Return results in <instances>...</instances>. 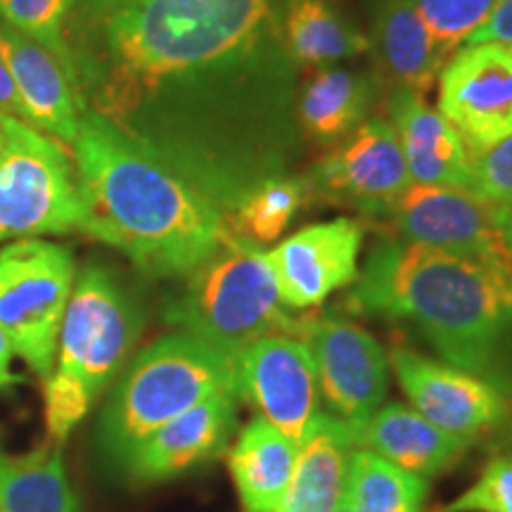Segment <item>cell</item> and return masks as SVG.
Returning a JSON list of instances; mask_svg holds the SVG:
<instances>
[{
	"mask_svg": "<svg viewBox=\"0 0 512 512\" xmlns=\"http://www.w3.org/2000/svg\"><path fill=\"white\" fill-rule=\"evenodd\" d=\"M347 306L406 325L441 361L512 396V264L387 235L370 249Z\"/></svg>",
	"mask_w": 512,
	"mask_h": 512,
	"instance_id": "cell-1",
	"label": "cell"
},
{
	"mask_svg": "<svg viewBox=\"0 0 512 512\" xmlns=\"http://www.w3.org/2000/svg\"><path fill=\"white\" fill-rule=\"evenodd\" d=\"M72 147L81 233L119 249L143 273L183 278L235 238L207 192L100 114H83Z\"/></svg>",
	"mask_w": 512,
	"mask_h": 512,
	"instance_id": "cell-2",
	"label": "cell"
},
{
	"mask_svg": "<svg viewBox=\"0 0 512 512\" xmlns=\"http://www.w3.org/2000/svg\"><path fill=\"white\" fill-rule=\"evenodd\" d=\"M283 0H124L98 10L88 55L95 114L124 128L166 83L283 31Z\"/></svg>",
	"mask_w": 512,
	"mask_h": 512,
	"instance_id": "cell-3",
	"label": "cell"
},
{
	"mask_svg": "<svg viewBox=\"0 0 512 512\" xmlns=\"http://www.w3.org/2000/svg\"><path fill=\"white\" fill-rule=\"evenodd\" d=\"M235 392V361L188 332H169L138 351L95 427V448L117 472L140 441L209 396Z\"/></svg>",
	"mask_w": 512,
	"mask_h": 512,
	"instance_id": "cell-4",
	"label": "cell"
},
{
	"mask_svg": "<svg viewBox=\"0 0 512 512\" xmlns=\"http://www.w3.org/2000/svg\"><path fill=\"white\" fill-rule=\"evenodd\" d=\"M183 278L181 290L166 302V323L233 361L264 337L302 335L304 318L285 311L259 245L235 235Z\"/></svg>",
	"mask_w": 512,
	"mask_h": 512,
	"instance_id": "cell-5",
	"label": "cell"
},
{
	"mask_svg": "<svg viewBox=\"0 0 512 512\" xmlns=\"http://www.w3.org/2000/svg\"><path fill=\"white\" fill-rule=\"evenodd\" d=\"M0 242L64 235L83 226L76 166L53 136L0 117Z\"/></svg>",
	"mask_w": 512,
	"mask_h": 512,
	"instance_id": "cell-6",
	"label": "cell"
},
{
	"mask_svg": "<svg viewBox=\"0 0 512 512\" xmlns=\"http://www.w3.org/2000/svg\"><path fill=\"white\" fill-rule=\"evenodd\" d=\"M76 261L69 247L22 238L0 249V328L41 380L53 373Z\"/></svg>",
	"mask_w": 512,
	"mask_h": 512,
	"instance_id": "cell-7",
	"label": "cell"
},
{
	"mask_svg": "<svg viewBox=\"0 0 512 512\" xmlns=\"http://www.w3.org/2000/svg\"><path fill=\"white\" fill-rule=\"evenodd\" d=\"M145 316L112 268L88 264L76 273L57 337V368L86 384L95 399L126 368Z\"/></svg>",
	"mask_w": 512,
	"mask_h": 512,
	"instance_id": "cell-8",
	"label": "cell"
},
{
	"mask_svg": "<svg viewBox=\"0 0 512 512\" xmlns=\"http://www.w3.org/2000/svg\"><path fill=\"white\" fill-rule=\"evenodd\" d=\"M299 339L313 356L320 401L356 437L387 396L389 356L375 335L337 313L304 318Z\"/></svg>",
	"mask_w": 512,
	"mask_h": 512,
	"instance_id": "cell-9",
	"label": "cell"
},
{
	"mask_svg": "<svg viewBox=\"0 0 512 512\" xmlns=\"http://www.w3.org/2000/svg\"><path fill=\"white\" fill-rule=\"evenodd\" d=\"M311 197L368 216H387L411 185L392 121L368 117L304 176Z\"/></svg>",
	"mask_w": 512,
	"mask_h": 512,
	"instance_id": "cell-10",
	"label": "cell"
},
{
	"mask_svg": "<svg viewBox=\"0 0 512 512\" xmlns=\"http://www.w3.org/2000/svg\"><path fill=\"white\" fill-rule=\"evenodd\" d=\"M235 394L302 446L320 415L318 375L313 356L299 337L271 335L235 358Z\"/></svg>",
	"mask_w": 512,
	"mask_h": 512,
	"instance_id": "cell-11",
	"label": "cell"
},
{
	"mask_svg": "<svg viewBox=\"0 0 512 512\" xmlns=\"http://www.w3.org/2000/svg\"><path fill=\"white\" fill-rule=\"evenodd\" d=\"M439 112L472 157L512 136V43L458 48L439 74Z\"/></svg>",
	"mask_w": 512,
	"mask_h": 512,
	"instance_id": "cell-12",
	"label": "cell"
},
{
	"mask_svg": "<svg viewBox=\"0 0 512 512\" xmlns=\"http://www.w3.org/2000/svg\"><path fill=\"white\" fill-rule=\"evenodd\" d=\"M389 368L413 411L467 444H475L508 418V396L451 363L396 347Z\"/></svg>",
	"mask_w": 512,
	"mask_h": 512,
	"instance_id": "cell-13",
	"label": "cell"
},
{
	"mask_svg": "<svg viewBox=\"0 0 512 512\" xmlns=\"http://www.w3.org/2000/svg\"><path fill=\"white\" fill-rule=\"evenodd\" d=\"M396 238L418 245L512 264L496 219V204L448 185L411 183L387 211Z\"/></svg>",
	"mask_w": 512,
	"mask_h": 512,
	"instance_id": "cell-14",
	"label": "cell"
},
{
	"mask_svg": "<svg viewBox=\"0 0 512 512\" xmlns=\"http://www.w3.org/2000/svg\"><path fill=\"white\" fill-rule=\"evenodd\" d=\"M363 235L366 228L361 221L339 216L311 223L266 252L283 306L294 311L313 309L330 294L354 285Z\"/></svg>",
	"mask_w": 512,
	"mask_h": 512,
	"instance_id": "cell-15",
	"label": "cell"
},
{
	"mask_svg": "<svg viewBox=\"0 0 512 512\" xmlns=\"http://www.w3.org/2000/svg\"><path fill=\"white\" fill-rule=\"evenodd\" d=\"M238 394L209 396L128 453L117 475L131 486H155L188 475L226 453L238 430Z\"/></svg>",
	"mask_w": 512,
	"mask_h": 512,
	"instance_id": "cell-16",
	"label": "cell"
},
{
	"mask_svg": "<svg viewBox=\"0 0 512 512\" xmlns=\"http://www.w3.org/2000/svg\"><path fill=\"white\" fill-rule=\"evenodd\" d=\"M0 55L15 81L22 119L64 145H74L83 119L72 55L0 24Z\"/></svg>",
	"mask_w": 512,
	"mask_h": 512,
	"instance_id": "cell-17",
	"label": "cell"
},
{
	"mask_svg": "<svg viewBox=\"0 0 512 512\" xmlns=\"http://www.w3.org/2000/svg\"><path fill=\"white\" fill-rule=\"evenodd\" d=\"M389 121L399 138L413 183L470 190L472 155L444 114L432 110L422 95L394 88Z\"/></svg>",
	"mask_w": 512,
	"mask_h": 512,
	"instance_id": "cell-18",
	"label": "cell"
},
{
	"mask_svg": "<svg viewBox=\"0 0 512 512\" xmlns=\"http://www.w3.org/2000/svg\"><path fill=\"white\" fill-rule=\"evenodd\" d=\"M368 41L382 79L418 95L430 91L448 62L413 0H382Z\"/></svg>",
	"mask_w": 512,
	"mask_h": 512,
	"instance_id": "cell-19",
	"label": "cell"
},
{
	"mask_svg": "<svg viewBox=\"0 0 512 512\" xmlns=\"http://www.w3.org/2000/svg\"><path fill=\"white\" fill-rule=\"evenodd\" d=\"M358 448H368L401 470L432 479L465 458L472 444L451 437L413 408L387 403L354 437Z\"/></svg>",
	"mask_w": 512,
	"mask_h": 512,
	"instance_id": "cell-20",
	"label": "cell"
},
{
	"mask_svg": "<svg viewBox=\"0 0 512 512\" xmlns=\"http://www.w3.org/2000/svg\"><path fill=\"white\" fill-rule=\"evenodd\" d=\"M354 448V432L320 411L299 446L297 465L278 512H335L347 489Z\"/></svg>",
	"mask_w": 512,
	"mask_h": 512,
	"instance_id": "cell-21",
	"label": "cell"
},
{
	"mask_svg": "<svg viewBox=\"0 0 512 512\" xmlns=\"http://www.w3.org/2000/svg\"><path fill=\"white\" fill-rule=\"evenodd\" d=\"M299 446L254 418L242 427L228 451V470L247 512H278L290 486Z\"/></svg>",
	"mask_w": 512,
	"mask_h": 512,
	"instance_id": "cell-22",
	"label": "cell"
},
{
	"mask_svg": "<svg viewBox=\"0 0 512 512\" xmlns=\"http://www.w3.org/2000/svg\"><path fill=\"white\" fill-rule=\"evenodd\" d=\"M380 93L373 76L342 67H320L297 98V121L306 138L330 145L347 138L368 119V110Z\"/></svg>",
	"mask_w": 512,
	"mask_h": 512,
	"instance_id": "cell-23",
	"label": "cell"
},
{
	"mask_svg": "<svg viewBox=\"0 0 512 512\" xmlns=\"http://www.w3.org/2000/svg\"><path fill=\"white\" fill-rule=\"evenodd\" d=\"M283 41L297 67H330L368 53L370 41L339 0H283Z\"/></svg>",
	"mask_w": 512,
	"mask_h": 512,
	"instance_id": "cell-24",
	"label": "cell"
},
{
	"mask_svg": "<svg viewBox=\"0 0 512 512\" xmlns=\"http://www.w3.org/2000/svg\"><path fill=\"white\" fill-rule=\"evenodd\" d=\"M0 512H83L62 446L48 441L29 453H0Z\"/></svg>",
	"mask_w": 512,
	"mask_h": 512,
	"instance_id": "cell-25",
	"label": "cell"
},
{
	"mask_svg": "<svg viewBox=\"0 0 512 512\" xmlns=\"http://www.w3.org/2000/svg\"><path fill=\"white\" fill-rule=\"evenodd\" d=\"M430 494V479L401 470L389 460L354 448L349 460L344 501L358 512H422Z\"/></svg>",
	"mask_w": 512,
	"mask_h": 512,
	"instance_id": "cell-26",
	"label": "cell"
},
{
	"mask_svg": "<svg viewBox=\"0 0 512 512\" xmlns=\"http://www.w3.org/2000/svg\"><path fill=\"white\" fill-rule=\"evenodd\" d=\"M311 200L304 176H271L245 192L230 211V230L252 245H271L285 233L294 216Z\"/></svg>",
	"mask_w": 512,
	"mask_h": 512,
	"instance_id": "cell-27",
	"label": "cell"
},
{
	"mask_svg": "<svg viewBox=\"0 0 512 512\" xmlns=\"http://www.w3.org/2000/svg\"><path fill=\"white\" fill-rule=\"evenodd\" d=\"M498 0H413L434 41L451 57L477 27H482Z\"/></svg>",
	"mask_w": 512,
	"mask_h": 512,
	"instance_id": "cell-28",
	"label": "cell"
},
{
	"mask_svg": "<svg viewBox=\"0 0 512 512\" xmlns=\"http://www.w3.org/2000/svg\"><path fill=\"white\" fill-rule=\"evenodd\" d=\"M76 0H0V19L8 27L69 55L64 43V22Z\"/></svg>",
	"mask_w": 512,
	"mask_h": 512,
	"instance_id": "cell-29",
	"label": "cell"
},
{
	"mask_svg": "<svg viewBox=\"0 0 512 512\" xmlns=\"http://www.w3.org/2000/svg\"><path fill=\"white\" fill-rule=\"evenodd\" d=\"M43 401H46V430L53 444L62 446L74 427L91 413L95 396L76 377L53 368L43 380Z\"/></svg>",
	"mask_w": 512,
	"mask_h": 512,
	"instance_id": "cell-30",
	"label": "cell"
},
{
	"mask_svg": "<svg viewBox=\"0 0 512 512\" xmlns=\"http://www.w3.org/2000/svg\"><path fill=\"white\" fill-rule=\"evenodd\" d=\"M441 512H512V456H494L470 489Z\"/></svg>",
	"mask_w": 512,
	"mask_h": 512,
	"instance_id": "cell-31",
	"label": "cell"
},
{
	"mask_svg": "<svg viewBox=\"0 0 512 512\" xmlns=\"http://www.w3.org/2000/svg\"><path fill=\"white\" fill-rule=\"evenodd\" d=\"M470 192L496 207L512 204V136L472 157Z\"/></svg>",
	"mask_w": 512,
	"mask_h": 512,
	"instance_id": "cell-32",
	"label": "cell"
},
{
	"mask_svg": "<svg viewBox=\"0 0 512 512\" xmlns=\"http://www.w3.org/2000/svg\"><path fill=\"white\" fill-rule=\"evenodd\" d=\"M472 43H512V0H498L482 27L467 36L465 46Z\"/></svg>",
	"mask_w": 512,
	"mask_h": 512,
	"instance_id": "cell-33",
	"label": "cell"
},
{
	"mask_svg": "<svg viewBox=\"0 0 512 512\" xmlns=\"http://www.w3.org/2000/svg\"><path fill=\"white\" fill-rule=\"evenodd\" d=\"M0 117H17L22 119V105H19V95L12 81L8 64L0 55Z\"/></svg>",
	"mask_w": 512,
	"mask_h": 512,
	"instance_id": "cell-34",
	"label": "cell"
},
{
	"mask_svg": "<svg viewBox=\"0 0 512 512\" xmlns=\"http://www.w3.org/2000/svg\"><path fill=\"white\" fill-rule=\"evenodd\" d=\"M12 356H15V349H12V342L5 335V330L0 328V392H8V389L22 384L24 377L12 370Z\"/></svg>",
	"mask_w": 512,
	"mask_h": 512,
	"instance_id": "cell-35",
	"label": "cell"
},
{
	"mask_svg": "<svg viewBox=\"0 0 512 512\" xmlns=\"http://www.w3.org/2000/svg\"><path fill=\"white\" fill-rule=\"evenodd\" d=\"M496 219L505 245H508V252L512 256V204H508V207H496Z\"/></svg>",
	"mask_w": 512,
	"mask_h": 512,
	"instance_id": "cell-36",
	"label": "cell"
},
{
	"mask_svg": "<svg viewBox=\"0 0 512 512\" xmlns=\"http://www.w3.org/2000/svg\"><path fill=\"white\" fill-rule=\"evenodd\" d=\"M117 3H124V0H91L93 8H110V5H117Z\"/></svg>",
	"mask_w": 512,
	"mask_h": 512,
	"instance_id": "cell-37",
	"label": "cell"
},
{
	"mask_svg": "<svg viewBox=\"0 0 512 512\" xmlns=\"http://www.w3.org/2000/svg\"><path fill=\"white\" fill-rule=\"evenodd\" d=\"M335 512H358V510L354 508V505L347 503V501H344V498H342V503H339V508H337Z\"/></svg>",
	"mask_w": 512,
	"mask_h": 512,
	"instance_id": "cell-38",
	"label": "cell"
},
{
	"mask_svg": "<svg viewBox=\"0 0 512 512\" xmlns=\"http://www.w3.org/2000/svg\"><path fill=\"white\" fill-rule=\"evenodd\" d=\"M3 147H5V136H3V128H0V155H3Z\"/></svg>",
	"mask_w": 512,
	"mask_h": 512,
	"instance_id": "cell-39",
	"label": "cell"
}]
</instances>
